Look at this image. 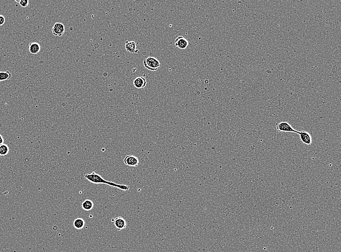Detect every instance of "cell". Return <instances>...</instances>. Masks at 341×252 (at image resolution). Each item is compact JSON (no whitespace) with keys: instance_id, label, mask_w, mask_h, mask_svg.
I'll return each instance as SVG.
<instances>
[{"instance_id":"3","label":"cell","mask_w":341,"mask_h":252,"mask_svg":"<svg viewBox=\"0 0 341 252\" xmlns=\"http://www.w3.org/2000/svg\"><path fill=\"white\" fill-rule=\"evenodd\" d=\"M276 130L277 132H294L297 134L299 132V131L295 130L289 123L286 121L276 124Z\"/></svg>"},{"instance_id":"15","label":"cell","mask_w":341,"mask_h":252,"mask_svg":"<svg viewBox=\"0 0 341 252\" xmlns=\"http://www.w3.org/2000/svg\"><path fill=\"white\" fill-rule=\"evenodd\" d=\"M9 151V147L6 144H2L0 147V156H6L8 154Z\"/></svg>"},{"instance_id":"7","label":"cell","mask_w":341,"mask_h":252,"mask_svg":"<svg viewBox=\"0 0 341 252\" xmlns=\"http://www.w3.org/2000/svg\"><path fill=\"white\" fill-rule=\"evenodd\" d=\"M189 44V41L182 36L177 37L175 42V46L181 50L186 49Z\"/></svg>"},{"instance_id":"12","label":"cell","mask_w":341,"mask_h":252,"mask_svg":"<svg viewBox=\"0 0 341 252\" xmlns=\"http://www.w3.org/2000/svg\"><path fill=\"white\" fill-rule=\"evenodd\" d=\"M125 50L130 53H135L136 51V45L134 41L127 42L125 45Z\"/></svg>"},{"instance_id":"8","label":"cell","mask_w":341,"mask_h":252,"mask_svg":"<svg viewBox=\"0 0 341 252\" xmlns=\"http://www.w3.org/2000/svg\"><path fill=\"white\" fill-rule=\"evenodd\" d=\"M302 142L307 145H311L312 143V138L311 134L307 131H300L298 132Z\"/></svg>"},{"instance_id":"11","label":"cell","mask_w":341,"mask_h":252,"mask_svg":"<svg viewBox=\"0 0 341 252\" xmlns=\"http://www.w3.org/2000/svg\"><path fill=\"white\" fill-rule=\"evenodd\" d=\"M94 206V203L90 199H87L85 200L81 204L82 208L85 211H90L92 210L93 209Z\"/></svg>"},{"instance_id":"16","label":"cell","mask_w":341,"mask_h":252,"mask_svg":"<svg viewBox=\"0 0 341 252\" xmlns=\"http://www.w3.org/2000/svg\"><path fill=\"white\" fill-rule=\"evenodd\" d=\"M29 3V1L28 0H20V2H19V5L23 7H26L28 6Z\"/></svg>"},{"instance_id":"20","label":"cell","mask_w":341,"mask_h":252,"mask_svg":"<svg viewBox=\"0 0 341 252\" xmlns=\"http://www.w3.org/2000/svg\"><path fill=\"white\" fill-rule=\"evenodd\" d=\"M1 144H0V147H1Z\"/></svg>"},{"instance_id":"19","label":"cell","mask_w":341,"mask_h":252,"mask_svg":"<svg viewBox=\"0 0 341 252\" xmlns=\"http://www.w3.org/2000/svg\"><path fill=\"white\" fill-rule=\"evenodd\" d=\"M20 0H19V1H17V0H15V2H19H19H20Z\"/></svg>"},{"instance_id":"17","label":"cell","mask_w":341,"mask_h":252,"mask_svg":"<svg viewBox=\"0 0 341 252\" xmlns=\"http://www.w3.org/2000/svg\"><path fill=\"white\" fill-rule=\"evenodd\" d=\"M5 22H6L5 17L3 15H0V26L3 25L5 24Z\"/></svg>"},{"instance_id":"4","label":"cell","mask_w":341,"mask_h":252,"mask_svg":"<svg viewBox=\"0 0 341 252\" xmlns=\"http://www.w3.org/2000/svg\"><path fill=\"white\" fill-rule=\"evenodd\" d=\"M64 32L65 28L63 24L60 23H56L54 24L52 28L53 35L58 36H62Z\"/></svg>"},{"instance_id":"6","label":"cell","mask_w":341,"mask_h":252,"mask_svg":"<svg viewBox=\"0 0 341 252\" xmlns=\"http://www.w3.org/2000/svg\"><path fill=\"white\" fill-rule=\"evenodd\" d=\"M112 222L114 223V225L117 230L120 231L127 227V222L122 217H118L113 218Z\"/></svg>"},{"instance_id":"13","label":"cell","mask_w":341,"mask_h":252,"mask_svg":"<svg viewBox=\"0 0 341 252\" xmlns=\"http://www.w3.org/2000/svg\"><path fill=\"white\" fill-rule=\"evenodd\" d=\"M85 225V221L81 218H78L75 219L73 222V226L77 229L80 230L84 228Z\"/></svg>"},{"instance_id":"1","label":"cell","mask_w":341,"mask_h":252,"mask_svg":"<svg viewBox=\"0 0 341 252\" xmlns=\"http://www.w3.org/2000/svg\"><path fill=\"white\" fill-rule=\"evenodd\" d=\"M85 178L91 183L100 184H104L108 185L111 186L118 188L123 191H127L129 189V186L126 185L118 184L117 183H114L111 181H109L106 180H104L100 175L98 174L95 172H92L90 174H87L84 176Z\"/></svg>"},{"instance_id":"2","label":"cell","mask_w":341,"mask_h":252,"mask_svg":"<svg viewBox=\"0 0 341 252\" xmlns=\"http://www.w3.org/2000/svg\"><path fill=\"white\" fill-rule=\"evenodd\" d=\"M144 65L148 70L154 71L158 70L161 66V63L156 58L149 56L144 60Z\"/></svg>"},{"instance_id":"18","label":"cell","mask_w":341,"mask_h":252,"mask_svg":"<svg viewBox=\"0 0 341 252\" xmlns=\"http://www.w3.org/2000/svg\"><path fill=\"white\" fill-rule=\"evenodd\" d=\"M3 142H4V140H3V137H2L1 134H0V144L1 145L3 144Z\"/></svg>"},{"instance_id":"5","label":"cell","mask_w":341,"mask_h":252,"mask_svg":"<svg viewBox=\"0 0 341 252\" xmlns=\"http://www.w3.org/2000/svg\"><path fill=\"white\" fill-rule=\"evenodd\" d=\"M125 165L130 167H137L139 164L138 158L134 155H128L124 159Z\"/></svg>"},{"instance_id":"9","label":"cell","mask_w":341,"mask_h":252,"mask_svg":"<svg viewBox=\"0 0 341 252\" xmlns=\"http://www.w3.org/2000/svg\"><path fill=\"white\" fill-rule=\"evenodd\" d=\"M133 84L136 88L137 89H141L146 87L147 82L144 77H138L135 79Z\"/></svg>"},{"instance_id":"14","label":"cell","mask_w":341,"mask_h":252,"mask_svg":"<svg viewBox=\"0 0 341 252\" xmlns=\"http://www.w3.org/2000/svg\"><path fill=\"white\" fill-rule=\"evenodd\" d=\"M11 77V74L9 71H0V81L8 80Z\"/></svg>"},{"instance_id":"10","label":"cell","mask_w":341,"mask_h":252,"mask_svg":"<svg viewBox=\"0 0 341 252\" xmlns=\"http://www.w3.org/2000/svg\"><path fill=\"white\" fill-rule=\"evenodd\" d=\"M40 49V46L37 42H33L30 43L29 45V51L32 54H36L39 53Z\"/></svg>"}]
</instances>
